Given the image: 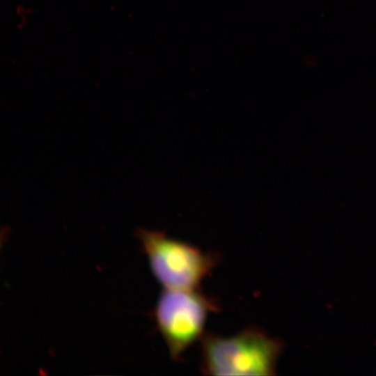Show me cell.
Instances as JSON below:
<instances>
[{
    "instance_id": "obj_1",
    "label": "cell",
    "mask_w": 376,
    "mask_h": 376,
    "mask_svg": "<svg viewBox=\"0 0 376 376\" xmlns=\"http://www.w3.org/2000/svg\"><path fill=\"white\" fill-rule=\"evenodd\" d=\"M201 343V370L210 375H274L283 350L281 340L255 327L230 336L206 334Z\"/></svg>"
},
{
    "instance_id": "obj_2",
    "label": "cell",
    "mask_w": 376,
    "mask_h": 376,
    "mask_svg": "<svg viewBox=\"0 0 376 376\" xmlns=\"http://www.w3.org/2000/svg\"><path fill=\"white\" fill-rule=\"evenodd\" d=\"M136 237L156 279L166 289L195 290L217 263L205 253L164 232L139 228Z\"/></svg>"
},
{
    "instance_id": "obj_3",
    "label": "cell",
    "mask_w": 376,
    "mask_h": 376,
    "mask_svg": "<svg viewBox=\"0 0 376 376\" xmlns=\"http://www.w3.org/2000/svg\"><path fill=\"white\" fill-rule=\"evenodd\" d=\"M217 309V304L198 289L165 288L152 315L173 359H181L187 349L201 339L208 315Z\"/></svg>"
}]
</instances>
